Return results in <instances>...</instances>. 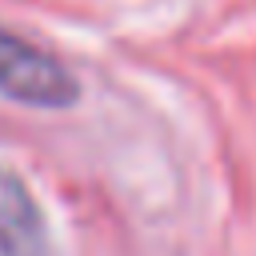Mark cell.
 I'll return each instance as SVG.
<instances>
[{"instance_id":"obj_1","label":"cell","mask_w":256,"mask_h":256,"mask_svg":"<svg viewBox=\"0 0 256 256\" xmlns=\"http://www.w3.org/2000/svg\"><path fill=\"white\" fill-rule=\"evenodd\" d=\"M0 96L28 108H68L80 88L56 56L0 24Z\"/></svg>"},{"instance_id":"obj_2","label":"cell","mask_w":256,"mask_h":256,"mask_svg":"<svg viewBox=\"0 0 256 256\" xmlns=\"http://www.w3.org/2000/svg\"><path fill=\"white\" fill-rule=\"evenodd\" d=\"M0 256H48V228L28 184L0 168Z\"/></svg>"}]
</instances>
